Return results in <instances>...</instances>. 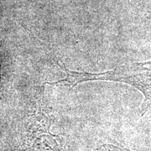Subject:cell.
<instances>
[{"label": "cell", "instance_id": "6da1fadb", "mask_svg": "<svg viewBox=\"0 0 151 151\" xmlns=\"http://www.w3.org/2000/svg\"><path fill=\"white\" fill-rule=\"evenodd\" d=\"M89 81H112L132 85L145 95L142 104L145 113L151 107V60L145 62H131L103 73L77 72L68 70L66 82L74 87L81 82Z\"/></svg>", "mask_w": 151, "mask_h": 151}]
</instances>
